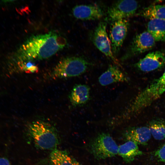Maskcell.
I'll use <instances>...</instances> for the list:
<instances>
[{"label": "cell", "mask_w": 165, "mask_h": 165, "mask_svg": "<svg viewBox=\"0 0 165 165\" xmlns=\"http://www.w3.org/2000/svg\"><path fill=\"white\" fill-rule=\"evenodd\" d=\"M66 43L64 37L55 32L32 36L16 52L17 63L48 58L63 48Z\"/></svg>", "instance_id": "1"}, {"label": "cell", "mask_w": 165, "mask_h": 165, "mask_svg": "<svg viewBox=\"0 0 165 165\" xmlns=\"http://www.w3.org/2000/svg\"><path fill=\"white\" fill-rule=\"evenodd\" d=\"M0 165H12L7 159L4 157H0Z\"/></svg>", "instance_id": "22"}, {"label": "cell", "mask_w": 165, "mask_h": 165, "mask_svg": "<svg viewBox=\"0 0 165 165\" xmlns=\"http://www.w3.org/2000/svg\"><path fill=\"white\" fill-rule=\"evenodd\" d=\"M156 42L147 31L137 35L121 58V61H124L150 50L155 46Z\"/></svg>", "instance_id": "7"}, {"label": "cell", "mask_w": 165, "mask_h": 165, "mask_svg": "<svg viewBox=\"0 0 165 165\" xmlns=\"http://www.w3.org/2000/svg\"><path fill=\"white\" fill-rule=\"evenodd\" d=\"M52 165H83L65 151L55 148L49 156Z\"/></svg>", "instance_id": "16"}, {"label": "cell", "mask_w": 165, "mask_h": 165, "mask_svg": "<svg viewBox=\"0 0 165 165\" xmlns=\"http://www.w3.org/2000/svg\"><path fill=\"white\" fill-rule=\"evenodd\" d=\"M155 155L159 161L165 162V143L156 151Z\"/></svg>", "instance_id": "21"}, {"label": "cell", "mask_w": 165, "mask_h": 165, "mask_svg": "<svg viewBox=\"0 0 165 165\" xmlns=\"http://www.w3.org/2000/svg\"><path fill=\"white\" fill-rule=\"evenodd\" d=\"M152 135L156 140L165 138V124L158 121L152 123L148 127Z\"/></svg>", "instance_id": "19"}, {"label": "cell", "mask_w": 165, "mask_h": 165, "mask_svg": "<svg viewBox=\"0 0 165 165\" xmlns=\"http://www.w3.org/2000/svg\"><path fill=\"white\" fill-rule=\"evenodd\" d=\"M139 15L145 18L165 20V5L149 6L144 8Z\"/></svg>", "instance_id": "18"}, {"label": "cell", "mask_w": 165, "mask_h": 165, "mask_svg": "<svg viewBox=\"0 0 165 165\" xmlns=\"http://www.w3.org/2000/svg\"><path fill=\"white\" fill-rule=\"evenodd\" d=\"M165 93V70L160 77L138 94L130 105L121 113V117L126 119L136 114L150 105Z\"/></svg>", "instance_id": "2"}, {"label": "cell", "mask_w": 165, "mask_h": 165, "mask_svg": "<svg viewBox=\"0 0 165 165\" xmlns=\"http://www.w3.org/2000/svg\"><path fill=\"white\" fill-rule=\"evenodd\" d=\"M101 85L106 86L118 82L129 81L128 77L116 65L111 64L98 78Z\"/></svg>", "instance_id": "12"}, {"label": "cell", "mask_w": 165, "mask_h": 165, "mask_svg": "<svg viewBox=\"0 0 165 165\" xmlns=\"http://www.w3.org/2000/svg\"><path fill=\"white\" fill-rule=\"evenodd\" d=\"M90 88L83 84L75 85L69 96L70 101L74 106H81L86 104L90 98Z\"/></svg>", "instance_id": "14"}, {"label": "cell", "mask_w": 165, "mask_h": 165, "mask_svg": "<svg viewBox=\"0 0 165 165\" xmlns=\"http://www.w3.org/2000/svg\"><path fill=\"white\" fill-rule=\"evenodd\" d=\"M138 144L132 141H128L119 146L118 154L127 163L133 161L136 157L142 154Z\"/></svg>", "instance_id": "15"}, {"label": "cell", "mask_w": 165, "mask_h": 165, "mask_svg": "<svg viewBox=\"0 0 165 165\" xmlns=\"http://www.w3.org/2000/svg\"><path fill=\"white\" fill-rule=\"evenodd\" d=\"M165 65V51H156L149 53L136 63L134 66L145 72L154 71Z\"/></svg>", "instance_id": "10"}, {"label": "cell", "mask_w": 165, "mask_h": 165, "mask_svg": "<svg viewBox=\"0 0 165 165\" xmlns=\"http://www.w3.org/2000/svg\"><path fill=\"white\" fill-rule=\"evenodd\" d=\"M91 65L88 61L80 57H70L61 59L54 68L53 76L64 78L80 75L85 73Z\"/></svg>", "instance_id": "4"}, {"label": "cell", "mask_w": 165, "mask_h": 165, "mask_svg": "<svg viewBox=\"0 0 165 165\" xmlns=\"http://www.w3.org/2000/svg\"><path fill=\"white\" fill-rule=\"evenodd\" d=\"M119 146L108 134L101 133L90 142V152L97 160H104L118 154Z\"/></svg>", "instance_id": "5"}, {"label": "cell", "mask_w": 165, "mask_h": 165, "mask_svg": "<svg viewBox=\"0 0 165 165\" xmlns=\"http://www.w3.org/2000/svg\"><path fill=\"white\" fill-rule=\"evenodd\" d=\"M138 2L134 0H120L113 3L108 9L107 21L111 22L127 19L135 14L138 8Z\"/></svg>", "instance_id": "8"}, {"label": "cell", "mask_w": 165, "mask_h": 165, "mask_svg": "<svg viewBox=\"0 0 165 165\" xmlns=\"http://www.w3.org/2000/svg\"><path fill=\"white\" fill-rule=\"evenodd\" d=\"M27 134L38 148L52 150L57 148L59 138L55 128L49 123L42 121L31 123L27 129Z\"/></svg>", "instance_id": "3"}, {"label": "cell", "mask_w": 165, "mask_h": 165, "mask_svg": "<svg viewBox=\"0 0 165 165\" xmlns=\"http://www.w3.org/2000/svg\"><path fill=\"white\" fill-rule=\"evenodd\" d=\"M124 134L127 141H132L142 145H145L152 136L149 127H147L128 128L125 131Z\"/></svg>", "instance_id": "13"}, {"label": "cell", "mask_w": 165, "mask_h": 165, "mask_svg": "<svg viewBox=\"0 0 165 165\" xmlns=\"http://www.w3.org/2000/svg\"><path fill=\"white\" fill-rule=\"evenodd\" d=\"M147 31L156 41L165 42V20H150L147 24Z\"/></svg>", "instance_id": "17"}, {"label": "cell", "mask_w": 165, "mask_h": 165, "mask_svg": "<svg viewBox=\"0 0 165 165\" xmlns=\"http://www.w3.org/2000/svg\"><path fill=\"white\" fill-rule=\"evenodd\" d=\"M17 64L22 70L26 72L34 73L38 71V67L31 61L23 62Z\"/></svg>", "instance_id": "20"}, {"label": "cell", "mask_w": 165, "mask_h": 165, "mask_svg": "<svg viewBox=\"0 0 165 165\" xmlns=\"http://www.w3.org/2000/svg\"><path fill=\"white\" fill-rule=\"evenodd\" d=\"M72 12L75 18L84 20H99L104 15L102 8L95 4L77 5L73 8Z\"/></svg>", "instance_id": "11"}, {"label": "cell", "mask_w": 165, "mask_h": 165, "mask_svg": "<svg viewBox=\"0 0 165 165\" xmlns=\"http://www.w3.org/2000/svg\"><path fill=\"white\" fill-rule=\"evenodd\" d=\"M107 22L105 20L99 23L92 35L93 42L97 48L114 63L122 67L119 61L112 51L110 41L107 31Z\"/></svg>", "instance_id": "6"}, {"label": "cell", "mask_w": 165, "mask_h": 165, "mask_svg": "<svg viewBox=\"0 0 165 165\" xmlns=\"http://www.w3.org/2000/svg\"><path fill=\"white\" fill-rule=\"evenodd\" d=\"M130 23L127 19H121L111 22L109 38L112 51L115 56L122 47L127 35Z\"/></svg>", "instance_id": "9"}]
</instances>
